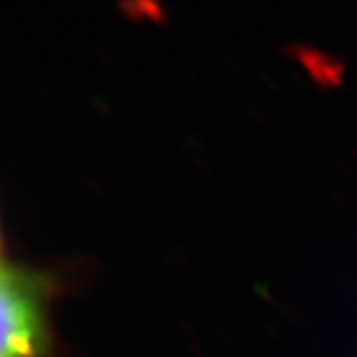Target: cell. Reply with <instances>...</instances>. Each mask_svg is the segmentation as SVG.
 <instances>
[{
	"label": "cell",
	"instance_id": "6da1fadb",
	"mask_svg": "<svg viewBox=\"0 0 357 357\" xmlns=\"http://www.w3.org/2000/svg\"><path fill=\"white\" fill-rule=\"evenodd\" d=\"M56 276L4 256L0 270L2 344L0 357H54L50 302Z\"/></svg>",
	"mask_w": 357,
	"mask_h": 357
}]
</instances>
